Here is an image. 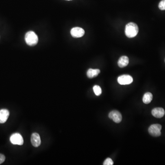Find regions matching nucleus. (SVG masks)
<instances>
[{"instance_id":"nucleus-9","label":"nucleus","mask_w":165,"mask_h":165,"mask_svg":"<svg viewBox=\"0 0 165 165\" xmlns=\"http://www.w3.org/2000/svg\"><path fill=\"white\" fill-rule=\"evenodd\" d=\"M152 115L158 118H162L165 115V110L162 108L158 107L153 109L151 111Z\"/></svg>"},{"instance_id":"nucleus-4","label":"nucleus","mask_w":165,"mask_h":165,"mask_svg":"<svg viewBox=\"0 0 165 165\" xmlns=\"http://www.w3.org/2000/svg\"><path fill=\"white\" fill-rule=\"evenodd\" d=\"M11 143L14 145L21 146L23 144V139L20 134L15 133L12 134L10 138Z\"/></svg>"},{"instance_id":"nucleus-5","label":"nucleus","mask_w":165,"mask_h":165,"mask_svg":"<svg viewBox=\"0 0 165 165\" xmlns=\"http://www.w3.org/2000/svg\"><path fill=\"white\" fill-rule=\"evenodd\" d=\"M133 79L130 75H122L118 78V82L121 85H127L131 84Z\"/></svg>"},{"instance_id":"nucleus-11","label":"nucleus","mask_w":165,"mask_h":165,"mask_svg":"<svg viewBox=\"0 0 165 165\" xmlns=\"http://www.w3.org/2000/svg\"><path fill=\"white\" fill-rule=\"evenodd\" d=\"M118 63L120 68H122L126 67L129 63V59L127 56H122L120 58Z\"/></svg>"},{"instance_id":"nucleus-1","label":"nucleus","mask_w":165,"mask_h":165,"mask_svg":"<svg viewBox=\"0 0 165 165\" xmlns=\"http://www.w3.org/2000/svg\"><path fill=\"white\" fill-rule=\"evenodd\" d=\"M139 32L138 25L134 23H129L127 24L125 27L126 35L128 38H134L137 35Z\"/></svg>"},{"instance_id":"nucleus-8","label":"nucleus","mask_w":165,"mask_h":165,"mask_svg":"<svg viewBox=\"0 0 165 165\" xmlns=\"http://www.w3.org/2000/svg\"><path fill=\"white\" fill-rule=\"evenodd\" d=\"M31 142L32 145L35 147H38L41 144V139L40 136L37 133H34L31 137Z\"/></svg>"},{"instance_id":"nucleus-15","label":"nucleus","mask_w":165,"mask_h":165,"mask_svg":"<svg viewBox=\"0 0 165 165\" xmlns=\"http://www.w3.org/2000/svg\"><path fill=\"white\" fill-rule=\"evenodd\" d=\"M159 8L161 10H165V0H162L159 4Z\"/></svg>"},{"instance_id":"nucleus-19","label":"nucleus","mask_w":165,"mask_h":165,"mask_svg":"<svg viewBox=\"0 0 165 165\" xmlns=\"http://www.w3.org/2000/svg\"></svg>"},{"instance_id":"nucleus-2","label":"nucleus","mask_w":165,"mask_h":165,"mask_svg":"<svg viewBox=\"0 0 165 165\" xmlns=\"http://www.w3.org/2000/svg\"><path fill=\"white\" fill-rule=\"evenodd\" d=\"M25 40L28 46L31 47L35 46L38 43V36L34 32L30 31L25 34Z\"/></svg>"},{"instance_id":"nucleus-12","label":"nucleus","mask_w":165,"mask_h":165,"mask_svg":"<svg viewBox=\"0 0 165 165\" xmlns=\"http://www.w3.org/2000/svg\"><path fill=\"white\" fill-rule=\"evenodd\" d=\"M100 73V70L98 69H94L90 68L88 70L87 75L90 79H92L97 76Z\"/></svg>"},{"instance_id":"nucleus-13","label":"nucleus","mask_w":165,"mask_h":165,"mask_svg":"<svg viewBox=\"0 0 165 165\" xmlns=\"http://www.w3.org/2000/svg\"><path fill=\"white\" fill-rule=\"evenodd\" d=\"M153 99V95L151 93L147 92L143 96V101L145 104H149Z\"/></svg>"},{"instance_id":"nucleus-10","label":"nucleus","mask_w":165,"mask_h":165,"mask_svg":"<svg viewBox=\"0 0 165 165\" xmlns=\"http://www.w3.org/2000/svg\"><path fill=\"white\" fill-rule=\"evenodd\" d=\"M9 111L6 109L0 110V123H4L9 116Z\"/></svg>"},{"instance_id":"nucleus-18","label":"nucleus","mask_w":165,"mask_h":165,"mask_svg":"<svg viewBox=\"0 0 165 165\" xmlns=\"http://www.w3.org/2000/svg\"><path fill=\"white\" fill-rule=\"evenodd\" d=\"M67 1H71V0H67Z\"/></svg>"},{"instance_id":"nucleus-17","label":"nucleus","mask_w":165,"mask_h":165,"mask_svg":"<svg viewBox=\"0 0 165 165\" xmlns=\"http://www.w3.org/2000/svg\"><path fill=\"white\" fill-rule=\"evenodd\" d=\"M5 160V156L4 155L0 154V164L3 163Z\"/></svg>"},{"instance_id":"nucleus-6","label":"nucleus","mask_w":165,"mask_h":165,"mask_svg":"<svg viewBox=\"0 0 165 165\" xmlns=\"http://www.w3.org/2000/svg\"><path fill=\"white\" fill-rule=\"evenodd\" d=\"M109 118L112 119L116 123H120L122 120V116L119 111L114 110L110 112L109 114Z\"/></svg>"},{"instance_id":"nucleus-3","label":"nucleus","mask_w":165,"mask_h":165,"mask_svg":"<svg viewBox=\"0 0 165 165\" xmlns=\"http://www.w3.org/2000/svg\"><path fill=\"white\" fill-rule=\"evenodd\" d=\"M162 126L159 124L152 125L149 128L148 131L151 135L154 137H159L161 135Z\"/></svg>"},{"instance_id":"nucleus-7","label":"nucleus","mask_w":165,"mask_h":165,"mask_svg":"<svg viewBox=\"0 0 165 165\" xmlns=\"http://www.w3.org/2000/svg\"><path fill=\"white\" fill-rule=\"evenodd\" d=\"M71 34L74 38H80L84 36L85 31L84 29L80 27H74L71 30Z\"/></svg>"},{"instance_id":"nucleus-16","label":"nucleus","mask_w":165,"mask_h":165,"mask_svg":"<svg viewBox=\"0 0 165 165\" xmlns=\"http://www.w3.org/2000/svg\"><path fill=\"white\" fill-rule=\"evenodd\" d=\"M104 165H113V161H112L111 159L110 158H108L106 159V160L103 163Z\"/></svg>"},{"instance_id":"nucleus-14","label":"nucleus","mask_w":165,"mask_h":165,"mask_svg":"<svg viewBox=\"0 0 165 165\" xmlns=\"http://www.w3.org/2000/svg\"><path fill=\"white\" fill-rule=\"evenodd\" d=\"M93 90H94L95 95L97 96H100L101 95V93H102V90H101V88L98 86H94L93 87Z\"/></svg>"}]
</instances>
